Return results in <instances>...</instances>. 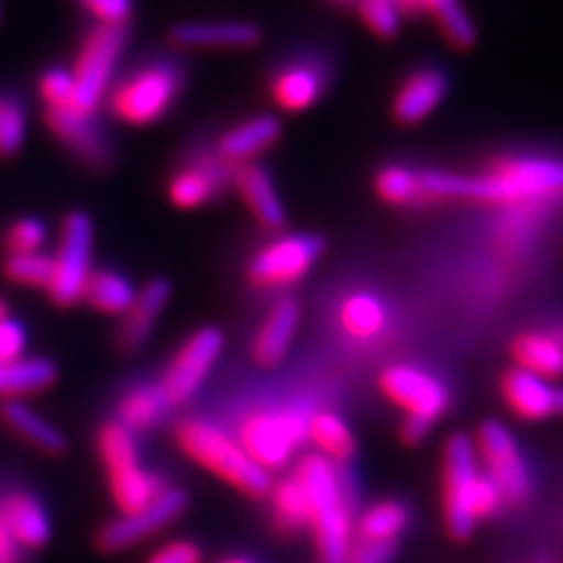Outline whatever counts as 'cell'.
Listing matches in <instances>:
<instances>
[{"mask_svg":"<svg viewBox=\"0 0 563 563\" xmlns=\"http://www.w3.org/2000/svg\"><path fill=\"white\" fill-rule=\"evenodd\" d=\"M428 203H481V207L522 209L563 199V159L540 154H511L485 170H420Z\"/></svg>","mask_w":563,"mask_h":563,"instance_id":"6da1fadb","label":"cell"},{"mask_svg":"<svg viewBox=\"0 0 563 563\" xmlns=\"http://www.w3.org/2000/svg\"><path fill=\"white\" fill-rule=\"evenodd\" d=\"M295 481H300L313 504L311 532L321 563H344L355 545V488L347 470L321 454H306L295 462Z\"/></svg>","mask_w":563,"mask_h":563,"instance_id":"7a4b0ae2","label":"cell"},{"mask_svg":"<svg viewBox=\"0 0 563 563\" xmlns=\"http://www.w3.org/2000/svg\"><path fill=\"white\" fill-rule=\"evenodd\" d=\"M443 527L449 538H473L477 525L504 509V493L483 473L470 435H452L443 446Z\"/></svg>","mask_w":563,"mask_h":563,"instance_id":"3957f363","label":"cell"},{"mask_svg":"<svg viewBox=\"0 0 563 563\" xmlns=\"http://www.w3.org/2000/svg\"><path fill=\"white\" fill-rule=\"evenodd\" d=\"M175 443L188 460H194L207 473L232 485L249 498H266L272 493V475L262 464L253 462L235 433L224 431L220 422L207 418H183L175 426Z\"/></svg>","mask_w":563,"mask_h":563,"instance_id":"277c9868","label":"cell"},{"mask_svg":"<svg viewBox=\"0 0 563 563\" xmlns=\"http://www.w3.org/2000/svg\"><path fill=\"white\" fill-rule=\"evenodd\" d=\"M186 70L173 60H150L112 84L108 110L115 121L131 129H150L159 123L178 102Z\"/></svg>","mask_w":563,"mask_h":563,"instance_id":"5b68a950","label":"cell"},{"mask_svg":"<svg viewBox=\"0 0 563 563\" xmlns=\"http://www.w3.org/2000/svg\"><path fill=\"white\" fill-rule=\"evenodd\" d=\"M97 454H100L104 473H108V485L118 514L144 509L167 488V483L141 462L136 433H131L118 420H108L100 426Z\"/></svg>","mask_w":563,"mask_h":563,"instance_id":"8992f818","label":"cell"},{"mask_svg":"<svg viewBox=\"0 0 563 563\" xmlns=\"http://www.w3.org/2000/svg\"><path fill=\"white\" fill-rule=\"evenodd\" d=\"M308 418L311 412L292 405L253 407L238 420L235 439L243 443L253 462L272 475L285 470L302 443H308Z\"/></svg>","mask_w":563,"mask_h":563,"instance_id":"52a82bcc","label":"cell"},{"mask_svg":"<svg viewBox=\"0 0 563 563\" xmlns=\"http://www.w3.org/2000/svg\"><path fill=\"white\" fill-rule=\"evenodd\" d=\"M327 241L316 232H277L251 256L245 279L258 292H285L316 269Z\"/></svg>","mask_w":563,"mask_h":563,"instance_id":"ba28073f","label":"cell"},{"mask_svg":"<svg viewBox=\"0 0 563 563\" xmlns=\"http://www.w3.org/2000/svg\"><path fill=\"white\" fill-rule=\"evenodd\" d=\"M125 51V30L118 26H91L84 37L70 79H74V110L87 118H97L102 102L108 100L118 63Z\"/></svg>","mask_w":563,"mask_h":563,"instance_id":"9c48e42d","label":"cell"},{"mask_svg":"<svg viewBox=\"0 0 563 563\" xmlns=\"http://www.w3.org/2000/svg\"><path fill=\"white\" fill-rule=\"evenodd\" d=\"M95 256V222L87 211H68L60 224L58 249L51 256L53 272L47 282V298L58 308H74L84 300V287H87Z\"/></svg>","mask_w":563,"mask_h":563,"instance_id":"30bf717a","label":"cell"},{"mask_svg":"<svg viewBox=\"0 0 563 563\" xmlns=\"http://www.w3.org/2000/svg\"><path fill=\"white\" fill-rule=\"evenodd\" d=\"M473 443L483 473L498 485V490L504 493V501L509 506L530 501L532 470L509 428L498 420H485L477 428Z\"/></svg>","mask_w":563,"mask_h":563,"instance_id":"8fae6325","label":"cell"},{"mask_svg":"<svg viewBox=\"0 0 563 563\" xmlns=\"http://www.w3.org/2000/svg\"><path fill=\"white\" fill-rule=\"evenodd\" d=\"M222 352L224 334L220 327H201L183 340L157 382L159 389L165 391L167 402L173 405V410L191 402L196 394L203 389L211 371L220 363Z\"/></svg>","mask_w":563,"mask_h":563,"instance_id":"7c38bea8","label":"cell"},{"mask_svg":"<svg viewBox=\"0 0 563 563\" xmlns=\"http://www.w3.org/2000/svg\"><path fill=\"white\" fill-rule=\"evenodd\" d=\"M378 389L386 402L405 412V418L435 426L449 407H452V391L433 376L431 371L412 363H391L378 376Z\"/></svg>","mask_w":563,"mask_h":563,"instance_id":"4fadbf2b","label":"cell"},{"mask_svg":"<svg viewBox=\"0 0 563 563\" xmlns=\"http://www.w3.org/2000/svg\"><path fill=\"white\" fill-rule=\"evenodd\" d=\"M188 509V493L178 485H167L165 490L146 504L144 509L131 514H118L112 522H104L97 530L95 543L102 553H123L136 548L144 540L154 538L167 527H173Z\"/></svg>","mask_w":563,"mask_h":563,"instance_id":"5bb4252c","label":"cell"},{"mask_svg":"<svg viewBox=\"0 0 563 563\" xmlns=\"http://www.w3.org/2000/svg\"><path fill=\"white\" fill-rule=\"evenodd\" d=\"M228 186H232V167L224 165L217 152H199L167 180V199L175 209L196 211L220 199Z\"/></svg>","mask_w":563,"mask_h":563,"instance_id":"9a60e30c","label":"cell"},{"mask_svg":"<svg viewBox=\"0 0 563 563\" xmlns=\"http://www.w3.org/2000/svg\"><path fill=\"white\" fill-rule=\"evenodd\" d=\"M501 397L514 418L525 422H543L563 415V384L548 382L522 368L504 373Z\"/></svg>","mask_w":563,"mask_h":563,"instance_id":"2e32d148","label":"cell"},{"mask_svg":"<svg viewBox=\"0 0 563 563\" xmlns=\"http://www.w3.org/2000/svg\"><path fill=\"white\" fill-rule=\"evenodd\" d=\"M449 95L446 70L420 66L405 76L391 97V118L399 125H420L441 108Z\"/></svg>","mask_w":563,"mask_h":563,"instance_id":"e0dca14e","label":"cell"},{"mask_svg":"<svg viewBox=\"0 0 563 563\" xmlns=\"http://www.w3.org/2000/svg\"><path fill=\"white\" fill-rule=\"evenodd\" d=\"M300 327V306L292 295H277L258 321L251 342V357L258 368H277L290 352Z\"/></svg>","mask_w":563,"mask_h":563,"instance_id":"ac0fdd59","label":"cell"},{"mask_svg":"<svg viewBox=\"0 0 563 563\" xmlns=\"http://www.w3.org/2000/svg\"><path fill=\"white\" fill-rule=\"evenodd\" d=\"M170 40L188 51H251L262 42V26L245 19L183 21L173 26Z\"/></svg>","mask_w":563,"mask_h":563,"instance_id":"d6986e66","label":"cell"},{"mask_svg":"<svg viewBox=\"0 0 563 563\" xmlns=\"http://www.w3.org/2000/svg\"><path fill=\"white\" fill-rule=\"evenodd\" d=\"M329 87L327 68L316 60H290L277 68V74L269 81V97L277 104V110L290 112H306L319 104L323 91Z\"/></svg>","mask_w":563,"mask_h":563,"instance_id":"ffe728a7","label":"cell"},{"mask_svg":"<svg viewBox=\"0 0 563 563\" xmlns=\"http://www.w3.org/2000/svg\"><path fill=\"white\" fill-rule=\"evenodd\" d=\"M232 188L241 196L243 207L256 220L258 228L269 232H282L287 224V209L285 201L277 191L272 173L266 170L258 162H249L232 170Z\"/></svg>","mask_w":563,"mask_h":563,"instance_id":"44dd1931","label":"cell"},{"mask_svg":"<svg viewBox=\"0 0 563 563\" xmlns=\"http://www.w3.org/2000/svg\"><path fill=\"white\" fill-rule=\"evenodd\" d=\"M170 298V282L162 277L146 282V285L141 287L136 298L131 302V308L121 316V323H118L115 347L121 350L123 355H133V352H139L146 342H150L154 327L159 323Z\"/></svg>","mask_w":563,"mask_h":563,"instance_id":"7402d4cb","label":"cell"},{"mask_svg":"<svg viewBox=\"0 0 563 563\" xmlns=\"http://www.w3.org/2000/svg\"><path fill=\"white\" fill-rule=\"evenodd\" d=\"M45 123L55 139L87 167H108L110 146L95 118L81 115L74 108L45 110Z\"/></svg>","mask_w":563,"mask_h":563,"instance_id":"603a6c76","label":"cell"},{"mask_svg":"<svg viewBox=\"0 0 563 563\" xmlns=\"http://www.w3.org/2000/svg\"><path fill=\"white\" fill-rule=\"evenodd\" d=\"M279 139H282L279 118L262 112V115L245 118V121L224 131L222 136L217 139L214 152L224 165L235 170V167L249 165V162H258L262 154H266L279 144Z\"/></svg>","mask_w":563,"mask_h":563,"instance_id":"cb8c5ba5","label":"cell"},{"mask_svg":"<svg viewBox=\"0 0 563 563\" xmlns=\"http://www.w3.org/2000/svg\"><path fill=\"white\" fill-rule=\"evenodd\" d=\"M0 519L21 551H40L53 534L51 514L30 490L9 488L0 493Z\"/></svg>","mask_w":563,"mask_h":563,"instance_id":"d4e9b609","label":"cell"},{"mask_svg":"<svg viewBox=\"0 0 563 563\" xmlns=\"http://www.w3.org/2000/svg\"><path fill=\"white\" fill-rule=\"evenodd\" d=\"M514 368H522L548 382L563 378V327L525 329L511 340Z\"/></svg>","mask_w":563,"mask_h":563,"instance_id":"484cf974","label":"cell"},{"mask_svg":"<svg viewBox=\"0 0 563 563\" xmlns=\"http://www.w3.org/2000/svg\"><path fill=\"white\" fill-rule=\"evenodd\" d=\"M336 321L350 340L368 344L382 340L389 329V308L376 292L357 290L342 298L336 308Z\"/></svg>","mask_w":563,"mask_h":563,"instance_id":"4316f807","label":"cell"},{"mask_svg":"<svg viewBox=\"0 0 563 563\" xmlns=\"http://www.w3.org/2000/svg\"><path fill=\"white\" fill-rule=\"evenodd\" d=\"M0 420H3V426L9 428L13 435H19L21 441L30 443L32 449H37L42 454L60 456L68 449L66 435H63L45 415H40L34 407L26 405L24 399L0 405Z\"/></svg>","mask_w":563,"mask_h":563,"instance_id":"83f0119b","label":"cell"},{"mask_svg":"<svg viewBox=\"0 0 563 563\" xmlns=\"http://www.w3.org/2000/svg\"><path fill=\"white\" fill-rule=\"evenodd\" d=\"M410 522V506L405 501H397V498H384V501L371 504L355 519V543L394 548L397 540L407 532Z\"/></svg>","mask_w":563,"mask_h":563,"instance_id":"f1b7e54d","label":"cell"},{"mask_svg":"<svg viewBox=\"0 0 563 563\" xmlns=\"http://www.w3.org/2000/svg\"><path fill=\"white\" fill-rule=\"evenodd\" d=\"M55 382H58V368L47 357L0 363V405L47 391Z\"/></svg>","mask_w":563,"mask_h":563,"instance_id":"f546056e","label":"cell"},{"mask_svg":"<svg viewBox=\"0 0 563 563\" xmlns=\"http://www.w3.org/2000/svg\"><path fill=\"white\" fill-rule=\"evenodd\" d=\"M173 412V405L167 402L165 391L159 384H133L131 389L123 391L121 402H118L115 420L131 433H146L157 428L167 415Z\"/></svg>","mask_w":563,"mask_h":563,"instance_id":"4dcf8cb0","label":"cell"},{"mask_svg":"<svg viewBox=\"0 0 563 563\" xmlns=\"http://www.w3.org/2000/svg\"><path fill=\"white\" fill-rule=\"evenodd\" d=\"M308 443L316 454L344 467L355 456V435L347 420L334 410H316L308 418Z\"/></svg>","mask_w":563,"mask_h":563,"instance_id":"1f68e13d","label":"cell"},{"mask_svg":"<svg viewBox=\"0 0 563 563\" xmlns=\"http://www.w3.org/2000/svg\"><path fill=\"white\" fill-rule=\"evenodd\" d=\"M272 519L282 532L292 534L311 530L313 525V504L308 490L302 488L300 481L287 475L285 481L272 485Z\"/></svg>","mask_w":563,"mask_h":563,"instance_id":"d6a6232c","label":"cell"},{"mask_svg":"<svg viewBox=\"0 0 563 563\" xmlns=\"http://www.w3.org/2000/svg\"><path fill=\"white\" fill-rule=\"evenodd\" d=\"M136 292V285L118 269H95L84 287V302H89L97 313L121 319L131 308Z\"/></svg>","mask_w":563,"mask_h":563,"instance_id":"836d02e7","label":"cell"},{"mask_svg":"<svg viewBox=\"0 0 563 563\" xmlns=\"http://www.w3.org/2000/svg\"><path fill=\"white\" fill-rule=\"evenodd\" d=\"M373 191L378 199L389 207L399 209H415L428 207L426 191H422L420 170H412L407 165H386L373 178Z\"/></svg>","mask_w":563,"mask_h":563,"instance_id":"e575fe53","label":"cell"},{"mask_svg":"<svg viewBox=\"0 0 563 563\" xmlns=\"http://www.w3.org/2000/svg\"><path fill=\"white\" fill-rule=\"evenodd\" d=\"M433 21L441 30L443 40H446L454 51H473L477 42V26L473 16H470V11L462 5V0H449L446 5H441V9L433 13Z\"/></svg>","mask_w":563,"mask_h":563,"instance_id":"d590c367","label":"cell"},{"mask_svg":"<svg viewBox=\"0 0 563 563\" xmlns=\"http://www.w3.org/2000/svg\"><path fill=\"white\" fill-rule=\"evenodd\" d=\"M355 9L363 26L373 37L389 42L399 37V32H402L405 11L399 5V0H357Z\"/></svg>","mask_w":563,"mask_h":563,"instance_id":"8d00e7d4","label":"cell"},{"mask_svg":"<svg viewBox=\"0 0 563 563\" xmlns=\"http://www.w3.org/2000/svg\"><path fill=\"white\" fill-rule=\"evenodd\" d=\"M51 272L53 262L47 253H16V256H5L3 262L5 279L21 287H34V290H47Z\"/></svg>","mask_w":563,"mask_h":563,"instance_id":"74e56055","label":"cell"},{"mask_svg":"<svg viewBox=\"0 0 563 563\" xmlns=\"http://www.w3.org/2000/svg\"><path fill=\"white\" fill-rule=\"evenodd\" d=\"M26 141V110L16 97L0 95V157L16 154Z\"/></svg>","mask_w":563,"mask_h":563,"instance_id":"f35d334b","label":"cell"},{"mask_svg":"<svg viewBox=\"0 0 563 563\" xmlns=\"http://www.w3.org/2000/svg\"><path fill=\"white\" fill-rule=\"evenodd\" d=\"M47 243V224L37 217H19L5 228L3 245L5 256H16V253H42Z\"/></svg>","mask_w":563,"mask_h":563,"instance_id":"ab89813d","label":"cell"},{"mask_svg":"<svg viewBox=\"0 0 563 563\" xmlns=\"http://www.w3.org/2000/svg\"><path fill=\"white\" fill-rule=\"evenodd\" d=\"M37 95L45 110L74 108V79L68 68H47L37 81Z\"/></svg>","mask_w":563,"mask_h":563,"instance_id":"60d3db41","label":"cell"},{"mask_svg":"<svg viewBox=\"0 0 563 563\" xmlns=\"http://www.w3.org/2000/svg\"><path fill=\"white\" fill-rule=\"evenodd\" d=\"M79 5L95 19L97 26L125 30L133 16V0H79Z\"/></svg>","mask_w":563,"mask_h":563,"instance_id":"b9f144b4","label":"cell"},{"mask_svg":"<svg viewBox=\"0 0 563 563\" xmlns=\"http://www.w3.org/2000/svg\"><path fill=\"white\" fill-rule=\"evenodd\" d=\"M144 563H203V551L196 540H167L146 555Z\"/></svg>","mask_w":563,"mask_h":563,"instance_id":"7bdbcfd3","label":"cell"},{"mask_svg":"<svg viewBox=\"0 0 563 563\" xmlns=\"http://www.w3.org/2000/svg\"><path fill=\"white\" fill-rule=\"evenodd\" d=\"M26 344H30V336H26L24 323L13 319V316H5L0 321V363L26 357Z\"/></svg>","mask_w":563,"mask_h":563,"instance_id":"ee69618b","label":"cell"},{"mask_svg":"<svg viewBox=\"0 0 563 563\" xmlns=\"http://www.w3.org/2000/svg\"><path fill=\"white\" fill-rule=\"evenodd\" d=\"M391 555H394V548L355 543L347 559H344V563H389Z\"/></svg>","mask_w":563,"mask_h":563,"instance_id":"f6af8a7d","label":"cell"},{"mask_svg":"<svg viewBox=\"0 0 563 563\" xmlns=\"http://www.w3.org/2000/svg\"><path fill=\"white\" fill-rule=\"evenodd\" d=\"M0 563H24V551L11 538V532L5 530L3 519H0Z\"/></svg>","mask_w":563,"mask_h":563,"instance_id":"bcb514c9","label":"cell"},{"mask_svg":"<svg viewBox=\"0 0 563 563\" xmlns=\"http://www.w3.org/2000/svg\"><path fill=\"white\" fill-rule=\"evenodd\" d=\"M428 433H431V426H426V422H418L410 418L399 422V435H402V441L410 443V446H418V443L426 441Z\"/></svg>","mask_w":563,"mask_h":563,"instance_id":"7dc6e473","label":"cell"},{"mask_svg":"<svg viewBox=\"0 0 563 563\" xmlns=\"http://www.w3.org/2000/svg\"><path fill=\"white\" fill-rule=\"evenodd\" d=\"M446 3L449 0H399L405 13H431V16Z\"/></svg>","mask_w":563,"mask_h":563,"instance_id":"c3c4849f","label":"cell"},{"mask_svg":"<svg viewBox=\"0 0 563 563\" xmlns=\"http://www.w3.org/2000/svg\"><path fill=\"white\" fill-rule=\"evenodd\" d=\"M220 563H256V561L245 559V555H230V559H222Z\"/></svg>","mask_w":563,"mask_h":563,"instance_id":"681fc988","label":"cell"},{"mask_svg":"<svg viewBox=\"0 0 563 563\" xmlns=\"http://www.w3.org/2000/svg\"><path fill=\"white\" fill-rule=\"evenodd\" d=\"M5 316H11V311H9V302H5L3 298H0V321H3Z\"/></svg>","mask_w":563,"mask_h":563,"instance_id":"f907efd6","label":"cell"},{"mask_svg":"<svg viewBox=\"0 0 563 563\" xmlns=\"http://www.w3.org/2000/svg\"><path fill=\"white\" fill-rule=\"evenodd\" d=\"M329 3H334V5H342V9H350V5H355L357 0H329Z\"/></svg>","mask_w":563,"mask_h":563,"instance_id":"816d5d0a","label":"cell"},{"mask_svg":"<svg viewBox=\"0 0 563 563\" xmlns=\"http://www.w3.org/2000/svg\"><path fill=\"white\" fill-rule=\"evenodd\" d=\"M530 563H559V561L551 559V555H543V559H534V561H530Z\"/></svg>","mask_w":563,"mask_h":563,"instance_id":"f5cc1de1","label":"cell"},{"mask_svg":"<svg viewBox=\"0 0 563 563\" xmlns=\"http://www.w3.org/2000/svg\"><path fill=\"white\" fill-rule=\"evenodd\" d=\"M0 16H3V3H0Z\"/></svg>","mask_w":563,"mask_h":563,"instance_id":"db71d44e","label":"cell"}]
</instances>
